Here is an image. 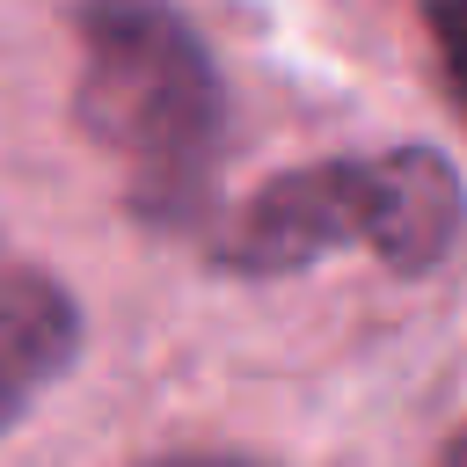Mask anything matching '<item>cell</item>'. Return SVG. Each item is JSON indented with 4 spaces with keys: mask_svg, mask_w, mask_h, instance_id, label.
I'll return each mask as SVG.
<instances>
[{
    "mask_svg": "<svg viewBox=\"0 0 467 467\" xmlns=\"http://www.w3.org/2000/svg\"><path fill=\"white\" fill-rule=\"evenodd\" d=\"M80 131L124 161V197L146 226H197L219 146H226V80L175 0H73Z\"/></svg>",
    "mask_w": 467,
    "mask_h": 467,
    "instance_id": "1",
    "label": "cell"
},
{
    "mask_svg": "<svg viewBox=\"0 0 467 467\" xmlns=\"http://www.w3.org/2000/svg\"><path fill=\"white\" fill-rule=\"evenodd\" d=\"M423 29H431V51H438V80L467 124V0H416Z\"/></svg>",
    "mask_w": 467,
    "mask_h": 467,
    "instance_id": "4",
    "label": "cell"
},
{
    "mask_svg": "<svg viewBox=\"0 0 467 467\" xmlns=\"http://www.w3.org/2000/svg\"><path fill=\"white\" fill-rule=\"evenodd\" d=\"M431 467H467V423H460V431L438 445V460H431Z\"/></svg>",
    "mask_w": 467,
    "mask_h": 467,
    "instance_id": "6",
    "label": "cell"
},
{
    "mask_svg": "<svg viewBox=\"0 0 467 467\" xmlns=\"http://www.w3.org/2000/svg\"><path fill=\"white\" fill-rule=\"evenodd\" d=\"M139 467H270V460H248V452H161V460H139Z\"/></svg>",
    "mask_w": 467,
    "mask_h": 467,
    "instance_id": "5",
    "label": "cell"
},
{
    "mask_svg": "<svg viewBox=\"0 0 467 467\" xmlns=\"http://www.w3.org/2000/svg\"><path fill=\"white\" fill-rule=\"evenodd\" d=\"M73 358H80V306L66 277H51L0 234V431H15L36 409V394L66 379Z\"/></svg>",
    "mask_w": 467,
    "mask_h": 467,
    "instance_id": "3",
    "label": "cell"
},
{
    "mask_svg": "<svg viewBox=\"0 0 467 467\" xmlns=\"http://www.w3.org/2000/svg\"><path fill=\"white\" fill-rule=\"evenodd\" d=\"M467 234V190L445 153L387 146L358 161H314L263 182L212 241V263L234 277H292L321 255L365 248L394 277L438 270Z\"/></svg>",
    "mask_w": 467,
    "mask_h": 467,
    "instance_id": "2",
    "label": "cell"
}]
</instances>
